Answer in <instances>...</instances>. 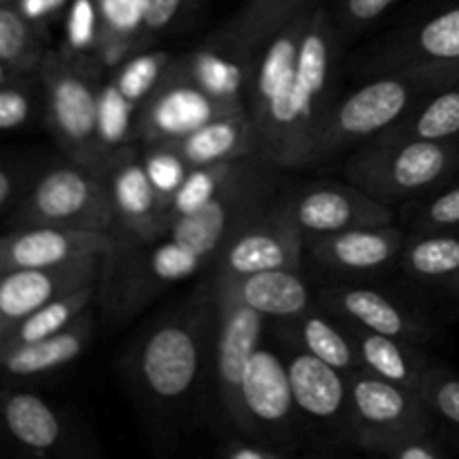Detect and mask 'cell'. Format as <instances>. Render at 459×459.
Here are the masks:
<instances>
[{"instance_id":"obj_7","label":"cell","mask_w":459,"mask_h":459,"mask_svg":"<svg viewBox=\"0 0 459 459\" xmlns=\"http://www.w3.org/2000/svg\"><path fill=\"white\" fill-rule=\"evenodd\" d=\"M4 224L7 229L49 224L117 236V218L106 178L70 160L40 170L25 200Z\"/></svg>"},{"instance_id":"obj_38","label":"cell","mask_w":459,"mask_h":459,"mask_svg":"<svg viewBox=\"0 0 459 459\" xmlns=\"http://www.w3.org/2000/svg\"><path fill=\"white\" fill-rule=\"evenodd\" d=\"M142 151V161L146 166V173L151 178L152 186L160 191L166 202L173 200L178 188L182 186L184 178L188 175L191 166L178 155L170 143H152V146H139Z\"/></svg>"},{"instance_id":"obj_4","label":"cell","mask_w":459,"mask_h":459,"mask_svg":"<svg viewBox=\"0 0 459 459\" xmlns=\"http://www.w3.org/2000/svg\"><path fill=\"white\" fill-rule=\"evenodd\" d=\"M459 175V142L370 139L352 148L343 164L345 182L388 206L430 195Z\"/></svg>"},{"instance_id":"obj_10","label":"cell","mask_w":459,"mask_h":459,"mask_svg":"<svg viewBox=\"0 0 459 459\" xmlns=\"http://www.w3.org/2000/svg\"><path fill=\"white\" fill-rule=\"evenodd\" d=\"M316 296L336 316L361 330L379 332L426 348L442 336L433 314L397 291L375 285L372 278H327L321 282Z\"/></svg>"},{"instance_id":"obj_12","label":"cell","mask_w":459,"mask_h":459,"mask_svg":"<svg viewBox=\"0 0 459 459\" xmlns=\"http://www.w3.org/2000/svg\"><path fill=\"white\" fill-rule=\"evenodd\" d=\"M213 278L215 294H218V325H215L213 345V379L218 388L215 393H218L220 411L238 430L242 381L251 357L264 341V327L269 321L233 294L222 273L213 272Z\"/></svg>"},{"instance_id":"obj_11","label":"cell","mask_w":459,"mask_h":459,"mask_svg":"<svg viewBox=\"0 0 459 459\" xmlns=\"http://www.w3.org/2000/svg\"><path fill=\"white\" fill-rule=\"evenodd\" d=\"M303 430L285 359L281 350L263 341L242 381L238 433L296 451Z\"/></svg>"},{"instance_id":"obj_27","label":"cell","mask_w":459,"mask_h":459,"mask_svg":"<svg viewBox=\"0 0 459 459\" xmlns=\"http://www.w3.org/2000/svg\"><path fill=\"white\" fill-rule=\"evenodd\" d=\"M191 169L260 155V134L249 112H229L170 142Z\"/></svg>"},{"instance_id":"obj_41","label":"cell","mask_w":459,"mask_h":459,"mask_svg":"<svg viewBox=\"0 0 459 459\" xmlns=\"http://www.w3.org/2000/svg\"><path fill=\"white\" fill-rule=\"evenodd\" d=\"M394 3L397 0H336L332 16L339 27V34L352 39L379 21Z\"/></svg>"},{"instance_id":"obj_15","label":"cell","mask_w":459,"mask_h":459,"mask_svg":"<svg viewBox=\"0 0 459 459\" xmlns=\"http://www.w3.org/2000/svg\"><path fill=\"white\" fill-rule=\"evenodd\" d=\"M0 412L4 435L25 455L54 459L94 455L72 417L34 390L7 384Z\"/></svg>"},{"instance_id":"obj_26","label":"cell","mask_w":459,"mask_h":459,"mask_svg":"<svg viewBox=\"0 0 459 459\" xmlns=\"http://www.w3.org/2000/svg\"><path fill=\"white\" fill-rule=\"evenodd\" d=\"M272 330L287 336L300 348L323 359L330 366L339 368L345 375L361 370L357 343L352 330L341 316L327 309L321 300L312 305L307 312L296 316L294 321H269Z\"/></svg>"},{"instance_id":"obj_19","label":"cell","mask_w":459,"mask_h":459,"mask_svg":"<svg viewBox=\"0 0 459 459\" xmlns=\"http://www.w3.org/2000/svg\"><path fill=\"white\" fill-rule=\"evenodd\" d=\"M103 178L110 188L119 240L152 242L169 231V202L152 186L139 143L117 157Z\"/></svg>"},{"instance_id":"obj_22","label":"cell","mask_w":459,"mask_h":459,"mask_svg":"<svg viewBox=\"0 0 459 459\" xmlns=\"http://www.w3.org/2000/svg\"><path fill=\"white\" fill-rule=\"evenodd\" d=\"M188 79L200 85L227 112H245L255 54L242 48L227 30H218L191 52L175 56Z\"/></svg>"},{"instance_id":"obj_24","label":"cell","mask_w":459,"mask_h":459,"mask_svg":"<svg viewBox=\"0 0 459 459\" xmlns=\"http://www.w3.org/2000/svg\"><path fill=\"white\" fill-rule=\"evenodd\" d=\"M94 339V312L85 309L74 323L48 339L0 350V366L9 384L54 375L85 354Z\"/></svg>"},{"instance_id":"obj_5","label":"cell","mask_w":459,"mask_h":459,"mask_svg":"<svg viewBox=\"0 0 459 459\" xmlns=\"http://www.w3.org/2000/svg\"><path fill=\"white\" fill-rule=\"evenodd\" d=\"M45 90V126L65 160L103 175L99 155V88L103 67L65 45L49 49L40 67Z\"/></svg>"},{"instance_id":"obj_23","label":"cell","mask_w":459,"mask_h":459,"mask_svg":"<svg viewBox=\"0 0 459 459\" xmlns=\"http://www.w3.org/2000/svg\"><path fill=\"white\" fill-rule=\"evenodd\" d=\"M417 63L459 67V0L403 30L372 58L370 70L377 74Z\"/></svg>"},{"instance_id":"obj_43","label":"cell","mask_w":459,"mask_h":459,"mask_svg":"<svg viewBox=\"0 0 459 459\" xmlns=\"http://www.w3.org/2000/svg\"><path fill=\"white\" fill-rule=\"evenodd\" d=\"M451 446L446 444V439L442 437V433L437 430H430V433H415L408 435V437L399 439L397 444L388 448L384 453V457L390 459H444L451 455Z\"/></svg>"},{"instance_id":"obj_32","label":"cell","mask_w":459,"mask_h":459,"mask_svg":"<svg viewBox=\"0 0 459 459\" xmlns=\"http://www.w3.org/2000/svg\"><path fill=\"white\" fill-rule=\"evenodd\" d=\"M99 282L81 287V290L76 291H70V294L61 296V299L56 300H49L48 305H43V307H39L36 312H31L30 316L18 321L12 330L0 334V350L13 348V345L34 343V341L48 339V336L65 330V327L70 325V323H74L85 309L92 307L94 300H97L99 296V290H101Z\"/></svg>"},{"instance_id":"obj_17","label":"cell","mask_w":459,"mask_h":459,"mask_svg":"<svg viewBox=\"0 0 459 459\" xmlns=\"http://www.w3.org/2000/svg\"><path fill=\"white\" fill-rule=\"evenodd\" d=\"M282 204L305 238L394 222V206L350 182L305 184L299 191L282 193Z\"/></svg>"},{"instance_id":"obj_42","label":"cell","mask_w":459,"mask_h":459,"mask_svg":"<svg viewBox=\"0 0 459 459\" xmlns=\"http://www.w3.org/2000/svg\"><path fill=\"white\" fill-rule=\"evenodd\" d=\"M200 0H146V34L152 40L178 27Z\"/></svg>"},{"instance_id":"obj_35","label":"cell","mask_w":459,"mask_h":459,"mask_svg":"<svg viewBox=\"0 0 459 459\" xmlns=\"http://www.w3.org/2000/svg\"><path fill=\"white\" fill-rule=\"evenodd\" d=\"M245 160L247 157L233 161H220V164L195 166V169L188 170L182 186L178 188V193H175L173 200H170V220L182 218V215H188L193 213V211L202 209L204 204H209V202L222 191L224 184L240 170Z\"/></svg>"},{"instance_id":"obj_39","label":"cell","mask_w":459,"mask_h":459,"mask_svg":"<svg viewBox=\"0 0 459 459\" xmlns=\"http://www.w3.org/2000/svg\"><path fill=\"white\" fill-rule=\"evenodd\" d=\"M101 39V12L99 0H74L67 13V49L92 56ZM94 58V56H92Z\"/></svg>"},{"instance_id":"obj_30","label":"cell","mask_w":459,"mask_h":459,"mask_svg":"<svg viewBox=\"0 0 459 459\" xmlns=\"http://www.w3.org/2000/svg\"><path fill=\"white\" fill-rule=\"evenodd\" d=\"M375 139L397 142H459V81L421 97L402 119Z\"/></svg>"},{"instance_id":"obj_31","label":"cell","mask_w":459,"mask_h":459,"mask_svg":"<svg viewBox=\"0 0 459 459\" xmlns=\"http://www.w3.org/2000/svg\"><path fill=\"white\" fill-rule=\"evenodd\" d=\"M49 49L43 27L16 3H0V74H39Z\"/></svg>"},{"instance_id":"obj_28","label":"cell","mask_w":459,"mask_h":459,"mask_svg":"<svg viewBox=\"0 0 459 459\" xmlns=\"http://www.w3.org/2000/svg\"><path fill=\"white\" fill-rule=\"evenodd\" d=\"M350 330H352L354 343H357L363 372H370L379 379L393 381V384L420 393L421 381L435 361L426 345L408 343V341L379 334V332H368L354 325H350Z\"/></svg>"},{"instance_id":"obj_44","label":"cell","mask_w":459,"mask_h":459,"mask_svg":"<svg viewBox=\"0 0 459 459\" xmlns=\"http://www.w3.org/2000/svg\"><path fill=\"white\" fill-rule=\"evenodd\" d=\"M294 448L282 444L263 442V439L240 435L238 439H229L220 448V455L227 459H285L294 455Z\"/></svg>"},{"instance_id":"obj_25","label":"cell","mask_w":459,"mask_h":459,"mask_svg":"<svg viewBox=\"0 0 459 459\" xmlns=\"http://www.w3.org/2000/svg\"><path fill=\"white\" fill-rule=\"evenodd\" d=\"M222 276L231 285L233 294L263 314L267 321H294L318 300L300 269H272L249 276L222 273Z\"/></svg>"},{"instance_id":"obj_9","label":"cell","mask_w":459,"mask_h":459,"mask_svg":"<svg viewBox=\"0 0 459 459\" xmlns=\"http://www.w3.org/2000/svg\"><path fill=\"white\" fill-rule=\"evenodd\" d=\"M312 3L294 13L255 54L247 112L258 128L260 155L276 166L282 137H285L287 106H290V90L291 81H294L296 61H299L300 39H303Z\"/></svg>"},{"instance_id":"obj_21","label":"cell","mask_w":459,"mask_h":459,"mask_svg":"<svg viewBox=\"0 0 459 459\" xmlns=\"http://www.w3.org/2000/svg\"><path fill=\"white\" fill-rule=\"evenodd\" d=\"M117 245L119 238L101 231H81L49 224L7 229L0 242V273L108 255Z\"/></svg>"},{"instance_id":"obj_1","label":"cell","mask_w":459,"mask_h":459,"mask_svg":"<svg viewBox=\"0 0 459 459\" xmlns=\"http://www.w3.org/2000/svg\"><path fill=\"white\" fill-rule=\"evenodd\" d=\"M218 294L206 278L179 307L148 325L126 357L128 377L148 429L157 439L186 429L213 372Z\"/></svg>"},{"instance_id":"obj_40","label":"cell","mask_w":459,"mask_h":459,"mask_svg":"<svg viewBox=\"0 0 459 459\" xmlns=\"http://www.w3.org/2000/svg\"><path fill=\"white\" fill-rule=\"evenodd\" d=\"M40 170L25 157L4 155L0 164V215L7 220L25 200L27 191L36 182Z\"/></svg>"},{"instance_id":"obj_34","label":"cell","mask_w":459,"mask_h":459,"mask_svg":"<svg viewBox=\"0 0 459 459\" xmlns=\"http://www.w3.org/2000/svg\"><path fill=\"white\" fill-rule=\"evenodd\" d=\"M45 117L40 74H0V128L18 133Z\"/></svg>"},{"instance_id":"obj_14","label":"cell","mask_w":459,"mask_h":459,"mask_svg":"<svg viewBox=\"0 0 459 459\" xmlns=\"http://www.w3.org/2000/svg\"><path fill=\"white\" fill-rule=\"evenodd\" d=\"M303 263L305 236L287 213L281 193L278 200L233 233L211 272L249 276L272 269H303Z\"/></svg>"},{"instance_id":"obj_6","label":"cell","mask_w":459,"mask_h":459,"mask_svg":"<svg viewBox=\"0 0 459 459\" xmlns=\"http://www.w3.org/2000/svg\"><path fill=\"white\" fill-rule=\"evenodd\" d=\"M281 166L272 164L263 155H249L209 204L170 220L164 236L200 254L213 269L220 251L231 240L233 233L281 197Z\"/></svg>"},{"instance_id":"obj_16","label":"cell","mask_w":459,"mask_h":459,"mask_svg":"<svg viewBox=\"0 0 459 459\" xmlns=\"http://www.w3.org/2000/svg\"><path fill=\"white\" fill-rule=\"evenodd\" d=\"M406 238L408 229L394 222L345 229L305 238V260L327 278L366 281L399 267Z\"/></svg>"},{"instance_id":"obj_2","label":"cell","mask_w":459,"mask_h":459,"mask_svg":"<svg viewBox=\"0 0 459 459\" xmlns=\"http://www.w3.org/2000/svg\"><path fill=\"white\" fill-rule=\"evenodd\" d=\"M455 81H459L457 65L417 63L377 72L370 81L345 97H339L323 126L307 166L330 161L339 152L379 137L421 97Z\"/></svg>"},{"instance_id":"obj_8","label":"cell","mask_w":459,"mask_h":459,"mask_svg":"<svg viewBox=\"0 0 459 459\" xmlns=\"http://www.w3.org/2000/svg\"><path fill=\"white\" fill-rule=\"evenodd\" d=\"M437 429L439 421L417 390L363 370L350 375V444L354 448L384 455L399 439Z\"/></svg>"},{"instance_id":"obj_46","label":"cell","mask_w":459,"mask_h":459,"mask_svg":"<svg viewBox=\"0 0 459 459\" xmlns=\"http://www.w3.org/2000/svg\"><path fill=\"white\" fill-rule=\"evenodd\" d=\"M444 294H446V296H448V299H453V300H455V303L459 305V278H457V281H455V282H453V285H451V287H448V290H446V291H444Z\"/></svg>"},{"instance_id":"obj_29","label":"cell","mask_w":459,"mask_h":459,"mask_svg":"<svg viewBox=\"0 0 459 459\" xmlns=\"http://www.w3.org/2000/svg\"><path fill=\"white\" fill-rule=\"evenodd\" d=\"M399 269L412 285L444 294L459 278V233L408 231Z\"/></svg>"},{"instance_id":"obj_36","label":"cell","mask_w":459,"mask_h":459,"mask_svg":"<svg viewBox=\"0 0 459 459\" xmlns=\"http://www.w3.org/2000/svg\"><path fill=\"white\" fill-rule=\"evenodd\" d=\"M403 227L408 231L459 233V175L430 195L408 202Z\"/></svg>"},{"instance_id":"obj_45","label":"cell","mask_w":459,"mask_h":459,"mask_svg":"<svg viewBox=\"0 0 459 459\" xmlns=\"http://www.w3.org/2000/svg\"><path fill=\"white\" fill-rule=\"evenodd\" d=\"M21 12L45 30V21L65 4V0H16Z\"/></svg>"},{"instance_id":"obj_18","label":"cell","mask_w":459,"mask_h":459,"mask_svg":"<svg viewBox=\"0 0 459 459\" xmlns=\"http://www.w3.org/2000/svg\"><path fill=\"white\" fill-rule=\"evenodd\" d=\"M222 115L229 112L200 85L193 83L173 58L157 88L139 110L134 137L139 146L178 142Z\"/></svg>"},{"instance_id":"obj_3","label":"cell","mask_w":459,"mask_h":459,"mask_svg":"<svg viewBox=\"0 0 459 459\" xmlns=\"http://www.w3.org/2000/svg\"><path fill=\"white\" fill-rule=\"evenodd\" d=\"M341 34L332 9L314 0L300 39L299 61L287 106V126L278 166L282 170L305 169L314 146L339 101Z\"/></svg>"},{"instance_id":"obj_33","label":"cell","mask_w":459,"mask_h":459,"mask_svg":"<svg viewBox=\"0 0 459 459\" xmlns=\"http://www.w3.org/2000/svg\"><path fill=\"white\" fill-rule=\"evenodd\" d=\"M309 3L312 0H247L245 7L224 25V30L242 48L258 54L263 45Z\"/></svg>"},{"instance_id":"obj_13","label":"cell","mask_w":459,"mask_h":459,"mask_svg":"<svg viewBox=\"0 0 459 459\" xmlns=\"http://www.w3.org/2000/svg\"><path fill=\"white\" fill-rule=\"evenodd\" d=\"M273 332V330H272ZM294 390L303 429L350 444V375L273 332Z\"/></svg>"},{"instance_id":"obj_20","label":"cell","mask_w":459,"mask_h":459,"mask_svg":"<svg viewBox=\"0 0 459 459\" xmlns=\"http://www.w3.org/2000/svg\"><path fill=\"white\" fill-rule=\"evenodd\" d=\"M103 258L106 255H92L54 267H27L0 273V334L49 300L101 281Z\"/></svg>"},{"instance_id":"obj_37","label":"cell","mask_w":459,"mask_h":459,"mask_svg":"<svg viewBox=\"0 0 459 459\" xmlns=\"http://www.w3.org/2000/svg\"><path fill=\"white\" fill-rule=\"evenodd\" d=\"M420 394L439 426L459 433V375L455 370L435 359L421 381Z\"/></svg>"},{"instance_id":"obj_47","label":"cell","mask_w":459,"mask_h":459,"mask_svg":"<svg viewBox=\"0 0 459 459\" xmlns=\"http://www.w3.org/2000/svg\"><path fill=\"white\" fill-rule=\"evenodd\" d=\"M0 3H16V0H0Z\"/></svg>"}]
</instances>
